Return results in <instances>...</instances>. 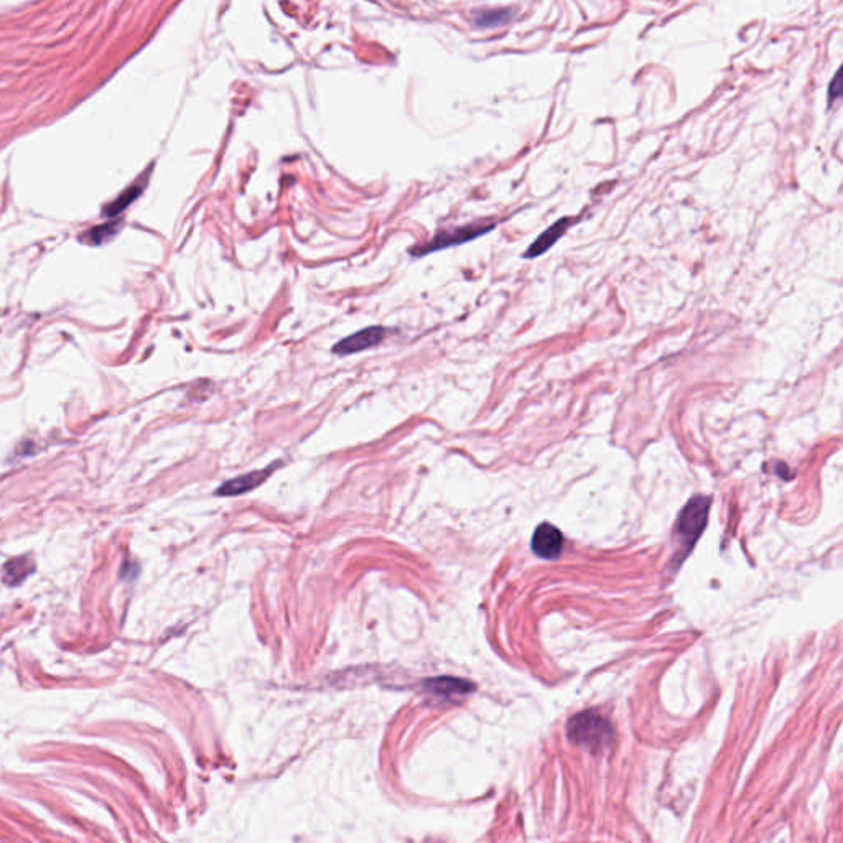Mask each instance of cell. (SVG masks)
<instances>
[{
  "label": "cell",
  "instance_id": "obj_4",
  "mask_svg": "<svg viewBox=\"0 0 843 843\" xmlns=\"http://www.w3.org/2000/svg\"><path fill=\"white\" fill-rule=\"evenodd\" d=\"M386 334H388V330L384 326H368L364 330L346 336L340 343L334 344L333 352L338 356H348V354L370 350L372 346L379 344L386 338Z\"/></svg>",
  "mask_w": 843,
  "mask_h": 843
},
{
  "label": "cell",
  "instance_id": "obj_5",
  "mask_svg": "<svg viewBox=\"0 0 843 843\" xmlns=\"http://www.w3.org/2000/svg\"><path fill=\"white\" fill-rule=\"evenodd\" d=\"M564 536L552 524H540L532 536V550L536 556L554 560L562 554Z\"/></svg>",
  "mask_w": 843,
  "mask_h": 843
},
{
  "label": "cell",
  "instance_id": "obj_11",
  "mask_svg": "<svg viewBox=\"0 0 843 843\" xmlns=\"http://www.w3.org/2000/svg\"><path fill=\"white\" fill-rule=\"evenodd\" d=\"M840 98H842V70H837L834 80L830 81L829 89H827V106L832 108V104Z\"/></svg>",
  "mask_w": 843,
  "mask_h": 843
},
{
  "label": "cell",
  "instance_id": "obj_7",
  "mask_svg": "<svg viewBox=\"0 0 843 843\" xmlns=\"http://www.w3.org/2000/svg\"><path fill=\"white\" fill-rule=\"evenodd\" d=\"M572 223H574L572 218H567V216L566 218H560L550 228H547L542 234H539L538 239L529 246L526 252L522 254V258L524 259H536V258L544 256L547 250L558 242V239L564 236V232L572 226Z\"/></svg>",
  "mask_w": 843,
  "mask_h": 843
},
{
  "label": "cell",
  "instance_id": "obj_3",
  "mask_svg": "<svg viewBox=\"0 0 843 843\" xmlns=\"http://www.w3.org/2000/svg\"><path fill=\"white\" fill-rule=\"evenodd\" d=\"M496 224H468L464 228H454V229H446V231L438 232L434 236V239L426 242L424 246H418L410 249L412 256H426L436 250L448 249L454 246H460L464 242L474 241L476 238H482L486 232L492 231Z\"/></svg>",
  "mask_w": 843,
  "mask_h": 843
},
{
  "label": "cell",
  "instance_id": "obj_2",
  "mask_svg": "<svg viewBox=\"0 0 843 843\" xmlns=\"http://www.w3.org/2000/svg\"><path fill=\"white\" fill-rule=\"evenodd\" d=\"M708 510H710V498L695 496L694 500L688 501V504L679 516L676 534L677 538L680 539V547H684L686 556L707 526Z\"/></svg>",
  "mask_w": 843,
  "mask_h": 843
},
{
  "label": "cell",
  "instance_id": "obj_10",
  "mask_svg": "<svg viewBox=\"0 0 843 843\" xmlns=\"http://www.w3.org/2000/svg\"><path fill=\"white\" fill-rule=\"evenodd\" d=\"M512 19L510 9L476 10L473 12V23L476 28H496L506 25Z\"/></svg>",
  "mask_w": 843,
  "mask_h": 843
},
{
  "label": "cell",
  "instance_id": "obj_6",
  "mask_svg": "<svg viewBox=\"0 0 843 843\" xmlns=\"http://www.w3.org/2000/svg\"><path fill=\"white\" fill-rule=\"evenodd\" d=\"M277 464H269V466H266L264 470L250 472L248 473V474L238 476V478L228 480V482H223V484L214 492V494L226 498V496H239V494H244V492H252V490H256L258 486H260L262 482L269 478L270 474L276 470Z\"/></svg>",
  "mask_w": 843,
  "mask_h": 843
},
{
  "label": "cell",
  "instance_id": "obj_1",
  "mask_svg": "<svg viewBox=\"0 0 843 843\" xmlns=\"http://www.w3.org/2000/svg\"><path fill=\"white\" fill-rule=\"evenodd\" d=\"M567 736L576 746L592 753H602L614 742V730L604 715L596 710H585L568 720Z\"/></svg>",
  "mask_w": 843,
  "mask_h": 843
},
{
  "label": "cell",
  "instance_id": "obj_9",
  "mask_svg": "<svg viewBox=\"0 0 843 843\" xmlns=\"http://www.w3.org/2000/svg\"><path fill=\"white\" fill-rule=\"evenodd\" d=\"M33 570H35V566H33V562H32L30 557L23 556L12 558V560H9V562L4 566V584L10 585V586H17V585L22 584Z\"/></svg>",
  "mask_w": 843,
  "mask_h": 843
},
{
  "label": "cell",
  "instance_id": "obj_8",
  "mask_svg": "<svg viewBox=\"0 0 843 843\" xmlns=\"http://www.w3.org/2000/svg\"><path fill=\"white\" fill-rule=\"evenodd\" d=\"M426 688L432 694L450 698V697H464L472 694L474 684L458 677H434L426 682Z\"/></svg>",
  "mask_w": 843,
  "mask_h": 843
}]
</instances>
